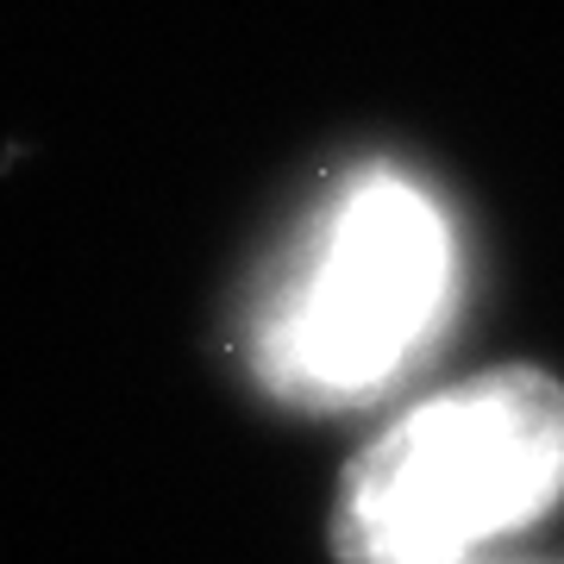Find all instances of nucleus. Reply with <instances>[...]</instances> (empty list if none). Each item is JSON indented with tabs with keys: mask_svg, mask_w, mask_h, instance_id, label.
<instances>
[{
	"mask_svg": "<svg viewBox=\"0 0 564 564\" xmlns=\"http://www.w3.org/2000/svg\"><path fill=\"white\" fill-rule=\"evenodd\" d=\"M458 307V232L414 176L370 163L326 202L258 314L263 383L358 402L395 383Z\"/></svg>",
	"mask_w": 564,
	"mask_h": 564,
	"instance_id": "obj_1",
	"label": "nucleus"
},
{
	"mask_svg": "<svg viewBox=\"0 0 564 564\" xmlns=\"http://www.w3.org/2000/svg\"><path fill=\"white\" fill-rule=\"evenodd\" d=\"M564 496V389L496 370L389 426L339 496L345 564H477Z\"/></svg>",
	"mask_w": 564,
	"mask_h": 564,
	"instance_id": "obj_2",
	"label": "nucleus"
}]
</instances>
